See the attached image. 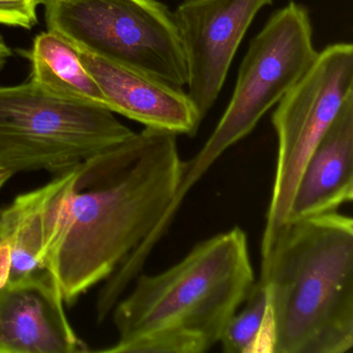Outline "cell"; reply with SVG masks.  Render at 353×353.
I'll return each instance as SVG.
<instances>
[{"mask_svg":"<svg viewBox=\"0 0 353 353\" xmlns=\"http://www.w3.org/2000/svg\"><path fill=\"white\" fill-rule=\"evenodd\" d=\"M177 135L145 128L80 165L51 276L68 305L104 282L111 310L168 230L181 166Z\"/></svg>","mask_w":353,"mask_h":353,"instance_id":"obj_1","label":"cell"},{"mask_svg":"<svg viewBox=\"0 0 353 353\" xmlns=\"http://www.w3.org/2000/svg\"><path fill=\"white\" fill-rule=\"evenodd\" d=\"M255 282L241 227L204 239L164 272L138 274L112 310L117 341L100 352H206Z\"/></svg>","mask_w":353,"mask_h":353,"instance_id":"obj_2","label":"cell"},{"mask_svg":"<svg viewBox=\"0 0 353 353\" xmlns=\"http://www.w3.org/2000/svg\"><path fill=\"white\" fill-rule=\"evenodd\" d=\"M272 353L353 347V220L338 212L288 222L261 249Z\"/></svg>","mask_w":353,"mask_h":353,"instance_id":"obj_3","label":"cell"},{"mask_svg":"<svg viewBox=\"0 0 353 353\" xmlns=\"http://www.w3.org/2000/svg\"><path fill=\"white\" fill-rule=\"evenodd\" d=\"M309 10L290 1L274 12L250 42L228 106L201 150L181 162L174 219L185 196L231 146L247 137L260 119L299 81L317 57Z\"/></svg>","mask_w":353,"mask_h":353,"instance_id":"obj_4","label":"cell"},{"mask_svg":"<svg viewBox=\"0 0 353 353\" xmlns=\"http://www.w3.org/2000/svg\"><path fill=\"white\" fill-rule=\"evenodd\" d=\"M134 135L103 107L52 96L30 81L0 88V166L13 175L63 174Z\"/></svg>","mask_w":353,"mask_h":353,"instance_id":"obj_5","label":"cell"},{"mask_svg":"<svg viewBox=\"0 0 353 353\" xmlns=\"http://www.w3.org/2000/svg\"><path fill=\"white\" fill-rule=\"evenodd\" d=\"M47 30L76 48L187 85L185 52L173 12L160 0H42Z\"/></svg>","mask_w":353,"mask_h":353,"instance_id":"obj_6","label":"cell"},{"mask_svg":"<svg viewBox=\"0 0 353 353\" xmlns=\"http://www.w3.org/2000/svg\"><path fill=\"white\" fill-rule=\"evenodd\" d=\"M352 94L353 46L336 43L318 52L311 67L278 103L272 117L278 138L276 172L261 249L286 224L307 159Z\"/></svg>","mask_w":353,"mask_h":353,"instance_id":"obj_7","label":"cell"},{"mask_svg":"<svg viewBox=\"0 0 353 353\" xmlns=\"http://www.w3.org/2000/svg\"><path fill=\"white\" fill-rule=\"evenodd\" d=\"M274 0H183L173 12L188 69V97L203 121L226 81L235 53Z\"/></svg>","mask_w":353,"mask_h":353,"instance_id":"obj_8","label":"cell"},{"mask_svg":"<svg viewBox=\"0 0 353 353\" xmlns=\"http://www.w3.org/2000/svg\"><path fill=\"white\" fill-rule=\"evenodd\" d=\"M47 270L0 289V353L88 352Z\"/></svg>","mask_w":353,"mask_h":353,"instance_id":"obj_9","label":"cell"},{"mask_svg":"<svg viewBox=\"0 0 353 353\" xmlns=\"http://www.w3.org/2000/svg\"><path fill=\"white\" fill-rule=\"evenodd\" d=\"M84 68L98 82L107 108L145 128L193 137L201 117L183 88L154 76L76 48Z\"/></svg>","mask_w":353,"mask_h":353,"instance_id":"obj_10","label":"cell"},{"mask_svg":"<svg viewBox=\"0 0 353 353\" xmlns=\"http://www.w3.org/2000/svg\"><path fill=\"white\" fill-rule=\"evenodd\" d=\"M352 199L353 94L307 159L287 223L336 212Z\"/></svg>","mask_w":353,"mask_h":353,"instance_id":"obj_11","label":"cell"},{"mask_svg":"<svg viewBox=\"0 0 353 353\" xmlns=\"http://www.w3.org/2000/svg\"><path fill=\"white\" fill-rule=\"evenodd\" d=\"M24 57L32 65L30 81L45 92L108 109L102 90L84 68L76 47L57 32H41Z\"/></svg>","mask_w":353,"mask_h":353,"instance_id":"obj_12","label":"cell"},{"mask_svg":"<svg viewBox=\"0 0 353 353\" xmlns=\"http://www.w3.org/2000/svg\"><path fill=\"white\" fill-rule=\"evenodd\" d=\"M0 234L10 247L8 283L17 282L44 270L46 249L45 188L17 196L0 210Z\"/></svg>","mask_w":353,"mask_h":353,"instance_id":"obj_13","label":"cell"},{"mask_svg":"<svg viewBox=\"0 0 353 353\" xmlns=\"http://www.w3.org/2000/svg\"><path fill=\"white\" fill-rule=\"evenodd\" d=\"M245 307L231 317L219 344L226 353L259 351L270 348V307L265 287L257 280L245 301Z\"/></svg>","mask_w":353,"mask_h":353,"instance_id":"obj_14","label":"cell"},{"mask_svg":"<svg viewBox=\"0 0 353 353\" xmlns=\"http://www.w3.org/2000/svg\"><path fill=\"white\" fill-rule=\"evenodd\" d=\"M42 0H0V24L30 30L38 23Z\"/></svg>","mask_w":353,"mask_h":353,"instance_id":"obj_15","label":"cell"},{"mask_svg":"<svg viewBox=\"0 0 353 353\" xmlns=\"http://www.w3.org/2000/svg\"><path fill=\"white\" fill-rule=\"evenodd\" d=\"M10 274V247L7 239L0 234V289L3 288L9 280Z\"/></svg>","mask_w":353,"mask_h":353,"instance_id":"obj_16","label":"cell"},{"mask_svg":"<svg viewBox=\"0 0 353 353\" xmlns=\"http://www.w3.org/2000/svg\"><path fill=\"white\" fill-rule=\"evenodd\" d=\"M13 55L12 49L8 46L7 43L5 42L1 37H0V72L3 71L5 68L6 63L9 61L10 57Z\"/></svg>","mask_w":353,"mask_h":353,"instance_id":"obj_17","label":"cell"},{"mask_svg":"<svg viewBox=\"0 0 353 353\" xmlns=\"http://www.w3.org/2000/svg\"><path fill=\"white\" fill-rule=\"evenodd\" d=\"M13 177V174L5 168L0 166V190L3 189V185Z\"/></svg>","mask_w":353,"mask_h":353,"instance_id":"obj_18","label":"cell"}]
</instances>
